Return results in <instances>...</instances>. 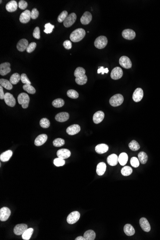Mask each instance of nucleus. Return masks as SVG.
Listing matches in <instances>:
<instances>
[{
	"label": "nucleus",
	"instance_id": "obj_30",
	"mask_svg": "<svg viewBox=\"0 0 160 240\" xmlns=\"http://www.w3.org/2000/svg\"><path fill=\"white\" fill-rule=\"evenodd\" d=\"M118 162L122 166H124L127 164L128 160V155L125 152L120 153L118 157Z\"/></svg>",
	"mask_w": 160,
	"mask_h": 240
},
{
	"label": "nucleus",
	"instance_id": "obj_18",
	"mask_svg": "<svg viewBox=\"0 0 160 240\" xmlns=\"http://www.w3.org/2000/svg\"><path fill=\"white\" fill-rule=\"evenodd\" d=\"M81 130V127L79 125L74 124L69 127L66 129L67 134L70 135H74L78 133Z\"/></svg>",
	"mask_w": 160,
	"mask_h": 240
},
{
	"label": "nucleus",
	"instance_id": "obj_27",
	"mask_svg": "<svg viewBox=\"0 0 160 240\" xmlns=\"http://www.w3.org/2000/svg\"><path fill=\"white\" fill-rule=\"evenodd\" d=\"M107 162L108 164L112 167L116 165L118 162L117 155L115 154L110 155L107 158Z\"/></svg>",
	"mask_w": 160,
	"mask_h": 240
},
{
	"label": "nucleus",
	"instance_id": "obj_48",
	"mask_svg": "<svg viewBox=\"0 0 160 240\" xmlns=\"http://www.w3.org/2000/svg\"><path fill=\"white\" fill-rule=\"evenodd\" d=\"M21 80L22 83L25 84H31V83L28 78L26 74L23 73L21 75Z\"/></svg>",
	"mask_w": 160,
	"mask_h": 240
},
{
	"label": "nucleus",
	"instance_id": "obj_7",
	"mask_svg": "<svg viewBox=\"0 0 160 240\" xmlns=\"http://www.w3.org/2000/svg\"><path fill=\"white\" fill-rule=\"evenodd\" d=\"M77 18L76 15L74 13L68 15L63 22V25L65 28H69L75 23Z\"/></svg>",
	"mask_w": 160,
	"mask_h": 240
},
{
	"label": "nucleus",
	"instance_id": "obj_14",
	"mask_svg": "<svg viewBox=\"0 0 160 240\" xmlns=\"http://www.w3.org/2000/svg\"><path fill=\"white\" fill-rule=\"evenodd\" d=\"M143 91L141 88L136 89L133 94V100L135 102L141 101L143 97Z\"/></svg>",
	"mask_w": 160,
	"mask_h": 240
},
{
	"label": "nucleus",
	"instance_id": "obj_32",
	"mask_svg": "<svg viewBox=\"0 0 160 240\" xmlns=\"http://www.w3.org/2000/svg\"><path fill=\"white\" fill-rule=\"evenodd\" d=\"M83 237L85 240H94L96 237V234L93 230H88L85 232Z\"/></svg>",
	"mask_w": 160,
	"mask_h": 240
},
{
	"label": "nucleus",
	"instance_id": "obj_45",
	"mask_svg": "<svg viewBox=\"0 0 160 240\" xmlns=\"http://www.w3.org/2000/svg\"><path fill=\"white\" fill-rule=\"evenodd\" d=\"M68 16V12L66 11H63L58 16V19H57L59 23L64 22V21L65 20L66 18Z\"/></svg>",
	"mask_w": 160,
	"mask_h": 240
},
{
	"label": "nucleus",
	"instance_id": "obj_1",
	"mask_svg": "<svg viewBox=\"0 0 160 240\" xmlns=\"http://www.w3.org/2000/svg\"><path fill=\"white\" fill-rule=\"evenodd\" d=\"M85 70L82 67H79L74 71V75L75 77V82L76 84L82 86L87 82V77L85 75Z\"/></svg>",
	"mask_w": 160,
	"mask_h": 240
},
{
	"label": "nucleus",
	"instance_id": "obj_52",
	"mask_svg": "<svg viewBox=\"0 0 160 240\" xmlns=\"http://www.w3.org/2000/svg\"><path fill=\"white\" fill-rule=\"evenodd\" d=\"M28 3L24 0L20 1L18 3V7L20 9H22V10H25L28 7Z\"/></svg>",
	"mask_w": 160,
	"mask_h": 240
},
{
	"label": "nucleus",
	"instance_id": "obj_49",
	"mask_svg": "<svg viewBox=\"0 0 160 240\" xmlns=\"http://www.w3.org/2000/svg\"><path fill=\"white\" fill-rule=\"evenodd\" d=\"M36 46V44L35 42H31V43L29 44L28 48L26 49V51L28 53H31L35 50Z\"/></svg>",
	"mask_w": 160,
	"mask_h": 240
},
{
	"label": "nucleus",
	"instance_id": "obj_44",
	"mask_svg": "<svg viewBox=\"0 0 160 240\" xmlns=\"http://www.w3.org/2000/svg\"><path fill=\"white\" fill-rule=\"evenodd\" d=\"M53 164L56 167H62L65 164V161L64 159L58 157L54 159V161H53Z\"/></svg>",
	"mask_w": 160,
	"mask_h": 240
},
{
	"label": "nucleus",
	"instance_id": "obj_21",
	"mask_svg": "<svg viewBox=\"0 0 160 240\" xmlns=\"http://www.w3.org/2000/svg\"><path fill=\"white\" fill-rule=\"evenodd\" d=\"M48 139V136L45 134H42L38 135L35 139V145L36 146H40L44 144Z\"/></svg>",
	"mask_w": 160,
	"mask_h": 240
},
{
	"label": "nucleus",
	"instance_id": "obj_11",
	"mask_svg": "<svg viewBox=\"0 0 160 240\" xmlns=\"http://www.w3.org/2000/svg\"><path fill=\"white\" fill-rule=\"evenodd\" d=\"M28 229V225L26 224H17L13 229V233L16 235H21L23 234Z\"/></svg>",
	"mask_w": 160,
	"mask_h": 240
},
{
	"label": "nucleus",
	"instance_id": "obj_36",
	"mask_svg": "<svg viewBox=\"0 0 160 240\" xmlns=\"http://www.w3.org/2000/svg\"><path fill=\"white\" fill-rule=\"evenodd\" d=\"M21 80V76L18 73L12 74L10 78V82L12 84H16Z\"/></svg>",
	"mask_w": 160,
	"mask_h": 240
},
{
	"label": "nucleus",
	"instance_id": "obj_38",
	"mask_svg": "<svg viewBox=\"0 0 160 240\" xmlns=\"http://www.w3.org/2000/svg\"><path fill=\"white\" fill-rule=\"evenodd\" d=\"M128 147H130V149L133 151H137L140 148V145H139L138 142H136V140H133L131 141L129 144H128Z\"/></svg>",
	"mask_w": 160,
	"mask_h": 240
},
{
	"label": "nucleus",
	"instance_id": "obj_53",
	"mask_svg": "<svg viewBox=\"0 0 160 240\" xmlns=\"http://www.w3.org/2000/svg\"><path fill=\"white\" fill-rule=\"evenodd\" d=\"M63 45L66 49H71V48H72V44H71V41L68 40L65 41L63 42Z\"/></svg>",
	"mask_w": 160,
	"mask_h": 240
},
{
	"label": "nucleus",
	"instance_id": "obj_6",
	"mask_svg": "<svg viewBox=\"0 0 160 240\" xmlns=\"http://www.w3.org/2000/svg\"><path fill=\"white\" fill-rule=\"evenodd\" d=\"M80 213L78 211H73L67 217V221L68 224H73L75 223L80 219Z\"/></svg>",
	"mask_w": 160,
	"mask_h": 240
},
{
	"label": "nucleus",
	"instance_id": "obj_23",
	"mask_svg": "<svg viewBox=\"0 0 160 240\" xmlns=\"http://www.w3.org/2000/svg\"><path fill=\"white\" fill-rule=\"evenodd\" d=\"M140 224L141 227L144 231L149 232L151 230V226L148 220L145 218H142L140 220Z\"/></svg>",
	"mask_w": 160,
	"mask_h": 240
},
{
	"label": "nucleus",
	"instance_id": "obj_8",
	"mask_svg": "<svg viewBox=\"0 0 160 240\" xmlns=\"http://www.w3.org/2000/svg\"><path fill=\"white\" fill-rule=\"evenodd\" d=\"M111 77L112 79L118 80L120 79L123 74L122 69L119 67H116L112 69L111 73Z\"/></svg>",
	"mask_w": 160,
	"mask_h": 240
},
{
	"label": "nucleus",
	"instance_id": "obj_34",
	"mask_svg": "<svg viewBox=\"0 0 160 240\" xmlns=\"http://www.w3.org/2000/svg\"><path fill=\"white\" fill-rule=\"evenodd\" d=\"M138 159L141 164H145L148 161V156L145 152H140L138 154Z\"/></svg>",
	"mask_w": 160,
	"mask_h": 240
},
{
	"label": "nucleus",
	"instance_id": "obj_26",
	"mask_svg": "<svg viewBox=\"0 0 160 240\" xmlns=\"http://www.w3.org/2000/svg\"><path fill=\"white\" fill-rule=\"evenodd\" d=\"M109 147L108 145L106 144H98L95 148V150L98 154H103L108 152Z\"/></svg>",
	"mask_w": 160,
	"mask_h": 240
},
{
	"label": "nucleus",
	"instance_id": "obj_50",
	"mask_svg": "<svg viewBox=\"0 0 160 240\" xmlns=\"http://www.w3.org/2000/svg\"><path fill=\"white\" fill-rule=\"evenodd\" d=\"M40 31L39 28L38 27H36L34 30L33 33L34 38L37 39H39L40 38Z\"/></svg>",
	"mask_w": 160,
	"mask_h": 240
},
{
	"label": "nucleus",
	"instance_id": "obj_4",
	"mask_svg": "<svg viewBox=\"0 0 160 240\" xmlns=\"http://www.w3.org/2000/svg\"><path fill=\"white\" fill-rule=\"evenodd\" d=\"M123 101H124L123 96L122 94H115L111 97L109 100V103L112 107H116L120 106L122 104Z\"/></svg>",
	"mask_w": 160,
	"mask_h": 240
},
{
	"label": "nucleus",
	"instance_id": "obj_56",
	"mask_svg": "<svg viewBox=\"0 0 160 240\" xmlns=\"http://www.w3.org/2000/svg\"><path fill=\"white\" fill-rule=\"evenodd\" d=\"M75 240H85V237L82 236H79L75 239Z\"/></svg>",
	"mask_w": 160,
	"mask_h": 240
},
{
	"label": "nucleus",
	"instance_id": "obj_24",
	"mask_svg": "<svg viewBox=\"0 0 160 240\" xmlns=\"http://www.w3.org/2000/svg\"><path fill=\"white\" fill-rule=\"evenodd\" d=\"M55 118L57 121L64 122L68 120L69 119V114L67 112H61L56 115Z\"/></svg>",
	"mask_w": 160,
	"mask_h": 240
},
{
	"label": "nucleus",
	"instance_id": "obj_28",
	"mask_svg": "<svg viewBox=\"0 0 160 240\" xmlns=\"http://www.w3.org/2000/svg\"><path fill=\"white\" fill-rule=\"evenodd\" d=\"M106 165L105 162H101L98 164L96 167V173L99 176H102L105 174L106 170Z\"/></svg>",
	"mask_w": 160,
	"mask_h": 240
},
{
	"label": "nucleus",
	"instance_id": "obj_25",
	"mask_svg": "<svg viewBox=\"0 0 160 240\" xmlns=\"http://www.w3.org/2000/svg\"><path fill=\"white\" fill-rule=\"evenodd\" d=\"M6 10L9 12H15L18 7V4L15 1L12 0L8 2L6 5Z\"/></svg>",
	"mask_w": 160,
	"mask_h": 240
},
{
	"label": "nucleus",
	"instance_id": "obj_19",
	"mask_svg": "<svg viewBox=\"0 0 160 240\" xmlns=\"http://www.w3.org/2000/svg\"><path fill=\"white\" fill-rule=\"evenodd\" d=\"M105 117V114L102 111H98L94 114L93 117V121L95 124H97L103 120Z\"/></svg>",
	"mask_w": 160,
	"mask_h": 240
},
{
	"label": "nucleus",
	"instance_id": "obj_29",
	"mask_svg": "<svg viewBox=\"0 0 160 240\" xmlns=\"http://www.w3.org/2000/svg\"><path fill=\"white\" fill-rule=\"evenodd\" d=\"M13 155V152L11 150H8L2 153L0 155V160L2 162H5L9 161Z\"/></svg>",
	"mask_w": 160,
	"mask_h": 240
},
{
	"label": "nucleus",
	"instance_id": "obj_57",
	"mask_svg": "<svg viewBox=\"0 0 160 240\" xmlns=\"http://www.w3.org/2000/svg\"><path fill=\"white\" fill-rule=\"evenodd\" d=\"M2 1H0V3H2Z\"/></svg>",
	"mask_w": 160,
	"mask_h": 240
},
{
	"label": "nucleus",
	"instance_id": "obj_51",
	"mask_svg": "<svg viewBox=\"0 0 160 240\" xmlns=\"http://www.w3.org/2000/svg\"><path fill=\"white\" fill-rule=\"evenodd\" d=\"M39 16V12L38 9L34 8L31 12V18L33 19H36L38 18Z\"/></svg>",
	"mask_w": 160,
	"mask_h": 240
},
{
	"label": "nucleus",
	"instance_id": "obj_20",
	"mask_svg": "<svg viewBox=\"0 0 160 240\" xmlns=\"http://www.w3.org/2000/svg\"><path fill=\"white\" fill-rule=\"evenodd\" d=\"M92 15L89 12H85L81 18V23L83 25H86L89 24L92 21Z\"/></svg>",
	"mask_w": 160,
	"mask_h": 240
},
{
	"label": "nucleus",
	"instance_id": "obj_13",
	"mask_svg": "<svg viewBox=\"0 0 160 240\" xmlns=\"http://www.w3.org/2000/svg\"><path fill=\"white\" fill-rule=\"evenodd\" d=\"M122 36L123 38L127 40H132L136 37V33L132 29H126L123 31Z\"/></svg>",
	"mask_w": 160,
	"mask_h": 240
},
{
	"label": "nucleus",
	"instance_id": "obj_39",
	"mask_svg": "<svg viewBox=\"0 0 160 240\" xmlns=\"http://www.w3.org/2000/svg\"><path fill=\"white\" fill-rule=\"evenodd\" d=\"M64 100H63V99L58 98L56 99L55 100H54L52 103L53 106L54 107H56V108H59V107H61L64 105Z\"/></svg>",
	"mask_w": 160,
	"mask_h": 240
},
{
	"label": "nucleus",
	"instance_id": "obj_16",
	"mask_svg": "<svg viewBox=\"0 0 160 240\" xmlns=\"http://www.w3.org/2000/svg\"><path fill=\"white\" fill-rule=\"evenodd\" d=\"M31 12L28 10H26L21 14L19 20L21 23L23 24L28 23L30 20Z\"/></svg>",
	"mask_w": 160,
	"mask_h": 240
},
{
	"label": "nucleus",
	"instance_id": "obj_54",
	"mask_svg": "<svg viewBox=\"0 0 160 240\" xmlns=\"http://www.w3.org/2000/svg\"><path fill=\"white\" fill-rule=\"evenodd\" d=\"M108 72H109L108 69V68H104V67L103 66L100 67L98 69L97 71V73L99 74L101 73L102 74H104L105 73H108Z\"/></svg>",
	"mask_w": 160,
	"mask_h": 240
},
{
	"label": "nucleus",
	"instance_id": "obj_3",
	"mask_svg": "<svg viewBox=\"0 0 160 240\" xmlns=\"http://www.w3.org/2000/svg\"><path fill=\"white\" fill-rule=\"evenodd\" d=\"M17 99L18 103L22 105L23 109L28 108L30 101V98L27 94L25 93H21L18 96Z\"/></svg>",
	"mask_w": 160,
	"mask_h": 240
},
{
	"label": "nucleus",
	"instance_id": "obj_10",
	"mask_svg": "<svg viewBox=\"0 0 160 240\" xmlns=\"http://www.w3.org/2000/svg\"><path fill=\"white\" fill-rule=\"evenodd\" d=\"M11 210L7 207H3L0 210V220L1 221H5L9 218L10 216Z\"/></svg>",
	"mask_w": 160,
	"mask_h": 240
},
{
	"label": "nucleus",
	"instance_id": "obj_31",
	"mask_svg": "<svg viewBox=\"0 0 160 240\" xmlns=\"http://www.w3.org/2000/svg\"><path fill=\"white\" fill-rule=\"evenodd\" d=\"M124 233L127 235L132 236L135 234V231L131 224H126L124 227Z\"/></svg>",
	"mask_w": 160,
	"mask_h": 240
},
{
	"label": "nucleus",
	"instance_id": "obj_12",
	"mask_svg": "<svg viewBox=\"0 0 160 240\" xmlns=\"http://www.w3.org/2000/svg\"><path fill=\"white\" fill-rule=\"evenodd\" d=\"M5 102L6 104L11 107H15L16 104V101L15 99V97L10 93H6L5 94Z\"/></svg>",
	"mask_w": 160,
	"mask_h": 240
},
{
	"label": "nucleus",
	"instance_id": "obj_40",
	"mask_svg": "<svg viewBox=\"0 0 160 240\" xmlns=\"http://www.w3.org/2000/svg\"><path fill=\"white\" fill-rule=\"evenodd\" d=\"M24 90L30 94H34L36 93V90L33 86L31 84H25L23 86Z\"/></svg>",
	"mask_w": 160,
	"mask_h": 240
},
{
	"label": "nucleus",
	"instance_id": "obj_2",
	"mask_svg": "<svg viewBox=\"0 0 160 240\" xmlns=\"http://www.w3.org/2000/svg\"><path fill=\"white\" fill-rule=\"evenodd\" d=\"M85 31L83 28H77L71 34L70 39L73 42H79L85 38Z\"/></svg>",
	"mask_w": 160,
	"mask_h": 240
},
{
	"label": "nucleus",
	"instance_id": "obj_15",
	"mask_svg": "<svg viewBox=\"0 0 160 240\" xmlns=\"http://www.w3.org/2000/svg\"><path fill=\"white\" fill-rule=\"evenodd\" d=\"M10 64L9 62H5L1 64L0 65V74L2 76L9 73L10 72L11 69L10 68Z\"/></svg>",
	"mask_w": 160,
	"mask_h": 240
},
{
	"label": "nucleus",
	"instance_id": "obj_46",
	"mask_svg": "<svg viewBox=\"0 0 160 240\" xmlns=\"http://www.w3.org/2000/svg\"><path fill=\"white\" fill-rule=\"evenodd\" d=\"M45 29L44 30V32L46 34L51 33L52 32L53 29L54 28V26L51 25L50 23H47L44 26Z\"/></svg>",
	"mask_w": 160,
	"mask_h": 240
},
{
	"label": "nucleus",
	"instance_id": "obj_33",
	"mask_svg": "<svg viewBox=\"0 0 160 240\" xmlns=\"http://www.w3.org/2000/svg\"><path fill=\"white\" fill-rule=\"evenodd\" d=\"M0 84L2 87H4L7 90H11L13 88V85L10 81L4 79H0Z\"/></svg>",
	"mask_w": 160,
	"mask_h": 240
},
{
	"label": "nucleus",
	"instance_id": "obj_37",
	"mask_svg": "<svg viewBox=\"0 0 160 240\" xmlns=\"http://www.w3.org/2000/svg\"><path fill=\"white\" fill-rule=\"evenodd\" d=\"M121 174L124 176H128L132 173V169L128 166H126L123 167L121 170Z\"/></svg>",
	"mask_w": 160,
	"mask_h": 240
},
{
	"label": "nucleus",
	"instance_id": "obj_35",
	"mask_svg": "<svg viewBox=\"0 0 160 240\" xmlns=\"http://www.w3.org/2000/svg\"><path fill=\"white\" fill-rule=\"evenodd\" d=\"M34 229L33 228H28L23 233L22 235L23 239L24 240H28L30 239L33 233Z\"/></svg>",
	"mask_w": 160,
	"mask_h": 240
},
{
	"label": "nucleus",
	"instance_id": "obj_22",
	"mask_svg": "<svg viewBox=\"0 0 160 240\" xmlns=\"http://www.w3.org/2000/svg\"><path fill=\"white\" fill-rule=\"evenodd\" d=\"M71 152L70 150L66 149H60L57 152V155L58 158L61 159H65L70 157Z\"/></svg>",
	"mask_w": 160,
	"mask_h": 240
},
{
	"label": "nucleus",
	"instance_id": "obj_43",
	"mask_svg": "<svg viewBox=\"0 0 160 240\" xmlns=\"http://www.w3.org/2000/svg\"><path fill=\"white\" fill-rule=\"evenodd\" d=\"M65 144V140L61 138H57L54 140L53 142V144L55 147H60L64 145Z\"/></svg>",
	"mask_w": 160,
	"mask_h": 240
},
{
	"label": "nucleus",
	"instance_id": "obj_47",
	"mask_svg": "<svg viewBox=\"0 0 160 240\" xmlns=\"http://www.w3.org/2000/svg\"><path fill=\"white\" fill-rule=\"evenodd\" d=\"M130 164L133 167L137 168L140 165V161L138 159H137V158L133 157L130 159Z\"/></svg>",
	"mask_w": 160,
	"mask_h": 240
},
{
	"label": "nucleus",
	"instance_id": "obj_42",
	"mask_svg": "<svg viewBox=\"0 0 160 240\" xmlns=\"http://www.w3.org/2000/svg\"><path fill=\"white\" fill-rule=\"evenodd\" d=\"M40 126L44 129L48 128L50 126V122L47 118H43L40 121Z\"/></svg>",
	"mask_w": 160,
	"mask_h": 240
},
{
	"label": "nucleus",
	"instance_id": "obj_55",
	"mask_svg": "<svg viewBox=\"0 0 160 240\" xmlns=\"http://www.w3.org/2000/svg\"><path fill=\"white\" fill-rule=\"evenodd\" d=\"M5 96V94L3 92V87L2 86H0V99H4Z\"/></svg>",
	"mask_w": 160,
	"mask_h": 240
},
{
	"label": "nucleus",
	"instance_id": "obj_41",
	"mask_svg": "<svg viewBox=\"0 0 160 240\" xmlns=\"http://www.w3.org/2000/svg\"><path fill=\"white\" fill-rule=\"evenodd\" d=\"M67 96L72 99H77L79 97V94L75 90L71 89L67 91Z\"/></svg>",
	"mask_w": 160,
	"mask_h": 240
},
{
	"label": "nucleus",
	"instance_id": "obj_17",
	"mask_svg": "<svg viewBox=\"0 0 160 240\" xmlns=\"http://www.w3.org/2000/svg\"><path fill=\"white\" fill-rule=\"evenodd\" d=\"M29 45L28 41L26 39H22L18 42L16 46L17 49L21 52H23L26 50Z\"/></svg>",
	"mask_w": 160,
	"mask_h": 240
},
{
	"label": "nucleus",
	"instance_id": "obj_5",
	"mask_svg": "<svg viewBox=\"0 0 160 240\" xmlns=\"http://www.w3.org/2000/svg\"><path fill=\"white\" fill-rule=\"evenodd\" d=\"M108 40L106 36H101L96 38L94 42V45L98 49H103L106 46Z\"/></svg>",
	"mask_w": 160,
	"mask_h": 240
},
{
	"label": "nucleus",
	"instance_id": "obj_9",
	"mask_svg": "<svg viewBox=\"0 0 160 240\" xmlns=\"http://www.w3.org/2000/svg\"><path fill=\"white\" fill-rule=\"evenodd\" d=\"M119 64L124 68L128 69L131 68L132 62L128 57L123 56L119 59Z\"/></svg>",
	"mask_w": 160,
	"mask_h": 240
}]
</instances>
